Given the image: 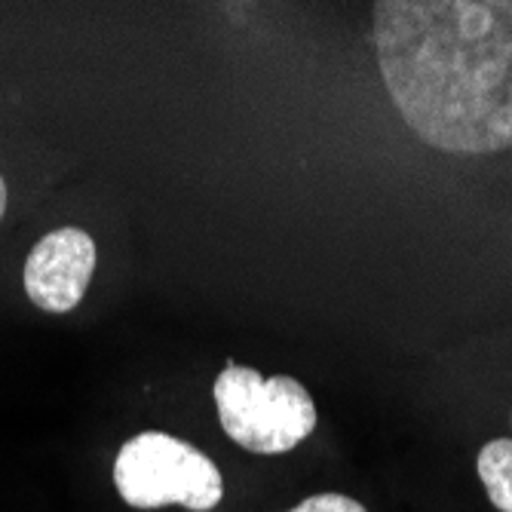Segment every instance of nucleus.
Returning <instances> with one entry per match:
<instances>
[{
	"instance_id": "f03ea898",
	"label": "nucleus",
	"mask_w": 512,
	"mask_h": 512,
	"mask_svg": "<svg viewBox=\"0 0 512 512\" xmlns=\"http://www.w3.org/2000/svg\"><path fill=\"white\" fill-rule=\"evenodd\" d=\"M221 430L252 454H286L316 430V405L289 375L264 378L249 365L227 362L215 378Z\"/></svg>"
},
{
	"instance_id": "0eeeda50",
	"label": "nucleus",
	"mask_w": 512,
	"mask_h": 512,
	"mask_svg": "<svg viewBox=\"0 0 512 512\" xmlns=\"http://www.w3.org/2000/svg\"><path fill=\"white\" fill-rule=\"evenodd\" d=\"M4 212H7V181L0 175V218H4Z\"/></svg>"
},
{
	"instance_id": "423d86ee",
	"label": "nucleus",
	"mask_w": 512,
	"mask_h": 512,
	"mask_svg": "<svg viewBox=\"0 0 512 512\" xmlns=\"http://www.w3.org/2000/svg\"><path fill=\"white\" fill-rule=\"evenodd\" d=\"M289 512H368V509L347 494H313L298 506H292Z\"/></svg>"
},
{
	"instance_id": "20e7f679",
	"label": "nucleus",
	"mask_w": 512,
	"mask_h": 512,
	"mask_svg": "<svg viewBox=\"0 0 512 512\" xmlns=\"http://www.w3.org/2000/svg\"><path fill=\"white\" fill-rule=\"evenodd\" d=\"M96 264L99 249L86 230L56 227L40 237L25 258V295L46 313H68L83 301Z\"/></svg>"
},
{
	"instance_id": "7ed1b4c3",
	"label": "nucleus",
	"mask_w": 512,
	"mask_h": 512,
	"mask_svg": "<svg viewBox=\"0 0 512 512\" xmlns=\"http://www.w3.org/2000/svg\"><path fill=\"white\" fill-rule=\"evenodd\" d=\"M114 485L132 509L188 506L209 512L224 497V479L215 460L178 436L148 430L117 451Z\"/></svg>"
},
{
	"instance_id": "39448f33",
	"label": "nucleus",
	"mask_w": 512,
	"mask_h": 512,
	"mask_svg": "<svg viewBox=\"0 0 512 512\" xmlns=\"http://www.w3.org/2000/svg\"><path fill=\"white\" fill-rule=\"evenodd\" d=\"M476 470L491 506H497L500 512H512V439H491L488 445H482Z\"/></svg>"
},
{
	"instance_id": "f257e3e1",
	"label": "nucleus",
	"mask_w": 512,
	"mask_h": 512,
	"mask_svg": "<svg viewBox=\"0 0 512 512\" xmlns=\"http://www.w3.org/2000/svg\"><path fill=\"white\" fill-rule=\"evenodd\" d=\"M371 40L424 145L457 157L512 148V0H378Z\"/></svg>"
}]
</instances>
